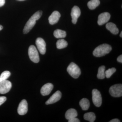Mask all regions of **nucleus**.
<instances>
[{
  "label": "nucleus",
  "mask_w": 122,
  "mask_h": 122,
  "mask_svg": "<svg viewBox=\"0 0 122 122\" xmlns=\"http://www.w3.org/2000/svg\"><path fill=\"white\" fill-rule=\"evenodd\" d=\"M42 11H37L34 13L30 18L29 20L26 22L24 29L23 33L24 34H27L29 33L33 27L35 25L36 21L39 20L42 15Z\"/></svg>",
  "instance_id": "1"
},
{
  "label": "nucleus",
  "mask_w": 122,
  "mask_h": 122,
  "mask_svg": "<svg viewBox=\"0 0 122 122\" xmlns=\"http://www.w3.org/2000/svg\"><path fill=\"white\" fill-rule=\"evenodd\" d=\"M112 49L111 46L107 44H103L96 47L93 52L95 56L100 57L109 53Z\"/></svg>",
  "instance_id": "2"
},
{
  "label": "nucleus",
  "mask_w": 122,
  "mask_h": 122,
  "mask_svg": "<svg viewBox=\"0 0 122 122\" xmlns=\"http://www.w3.org/2000/svg\"><path fill=\"white\" fill-rule=\"evenodd\" d=\"M67 71L72 77L77 78L81 74V71L78 66L74 62H71L67 68Z\"/></svg>",
  "instance_id": "3"
},
{
  "label": "nucleus",
  "mask_w": 122,
  "mask_h": 122,
  "mask_svg": "<svg viewBox=\"0 0 122 122\" xmlns=\"http://www.w3.org/2000/svg\"><path fill=\"white\" fill-rule=\"evenodd\" d=\"M28 54L30 58L34 63H38L39 61V54L35 46L31 45L29 47Z\"/></svg>",
  "instance_id": "4"
},
{
  "label": "nucleus",
  "mask_w": 122,
  "mask_h": 122,
  "mask_svg": "<svg viewBox=\"0 0 122 122\" xmlns=\"http://www.w3.org/2000/svg\"><path fill=\"white\" fill-rule=\"evenodd\" d=\"M109 93L113 97H118L122 96V84H116L112 86L109 89Z\"/></svg>",
  "instance_id": "5"
},
{
  "label": "nucleus",
  "mask_w": 122,
  "mask_h": 122,
  "mask_svg": "<svg viewBox=\"0 0 122 122\" xmlns=\"http://www.w3.org/2000/svg\"><path fill=\"white\" fill-rule=\"evenodd\" d=\"M92 100L94 105L96 107H99L102 104V95L100 92L96 89H94L92 91Z\"/></svg>",
  "instance_id": "6"
},
{
  "label": "nucleus",
  "mask_w": 122,
  "mask_h": 122,
  "mask_svg": "<svg viewBox=\"0 0 122 122\" xmlns=\"http://www.w3.org/2000/svg\"><path fill=\"white\" fill-rule=\"evenodd\" d=\"M12 85L9 81H5L0 83V94H5L8 93L11 90Z\"/></svg>",
  "instance_id": "7"
},
{
  "label": "nucleus",
  "mask_w": 122,
  "mask_h": 122,
  "mask_svg": "<svg viewBox=\"0 0 122 122\" xmlns=\"http://www.w3.org/2000/svg\"><path fill=\"white\" fill-rule=\"evenodd\" d=\"M36 44L39 52L41 54L44 55L46 52V43L41 38H38L36 41Z\"/></svg>",
  "instance_id": "8"
},
{
  "label": "nucleus",
  "mask_w": 122,
  "mask_h": 122,
  "mask_svg": "<svg viewBox=\"0 0 122 122\" xmlns=\"http://www.w3.org/2000/svg\"><path fill=\"white\" fill-rule=\"evenodd\" d=\"M81 14L80 9L77 6H74L72 9L71 12V16L72 17V23L76 24L77 20Z\"/></svg>",
  "instance_id": "9"
},
{
  "label": "nucleus",
  "mask_w": 122,
  "mask_h": 122,
  "mask_svg": "<svg viewBox=\"0 0 122 122\" xmlns=\"http://www.w3.org/2000/svg\"><path fill=\"white\" fill-rule=\"evenodd\" d=\"M28 111V105L27 102L25 99H23L21 101L17 109V112L20 115H24L27 113Z\"/></svg>",
  "instance_id": "10"
},
{
  "label": "nucleus",
  "mask_w": 122,
  "mask_h": 122,
  "mask_svg": "<svg viewBox=\"0 0 122 122\" xmlns=\"http://www.w3.org/2000/svg\"><path fill=\"white\" fill-rule=\"evenodd\" d=\"M110 17V14L109 13L104 12L100 14L98 16V24L99 25H102L108 22Z\"/></svg>",
  "instance_id": "11"
},
{
  "label": "nucleus",
  "mask_w": 122,
  "mask_h": 122,
  "mask_svg": "<svg viewBox=\"0 0 122 122\" xmlns=\"http://www.w3.org/2000/svg\"><path fill=\"white\" fill-rule=\"evenodd\" d=\"M61 97V93L59 91H57L46 102V104L48 105L55 103L60 100Z\"/></svg>",
  "instance_id": "12"
},
{
  "label": "nucleus",
  "mask_w": 122,
  "mask_h": 122,
  "mask_svg": "<svg viewBox=\"0 0 122 122\" xmlns=\"http://www.w3.org/2000/svg\"><path fill=\"white\" fill-rule=\"evenodd\" d=\"M53 89V85L51 83H48L44 85L41 90V93L43 96L49 94Z\"/></svg>",
  "instance_id": "13"
},
{
  "label": "nucleus",
  "mask_w": 122,
  "mask_h": 122,
  "mask_svg": "<svg viewBox=\"0 0 122 122\" xmlns=\"http://www.w3.org/2000/svg\"><path fill=\"white\" fill-rule=\"evenodd\" d=\"M61 15L59 12L54 11L49 18V23L51 25H53L58 22Z\"/></svg>",
  "instance_id": "14"
},
{
  "label": "nucleus",
  "mask_w": 122,
  "mask_h": 122,
  "mask_svg": "<svg viewBox=\"0 0 122 122\" xmlns=\"http://www.w3.org/2000/svg\"><path fill=\"white\" fill-rule=\"evenodd\" d=\"M106 28L107 29L113 34L116 35L119 33V30L117 28L116 25L112 22H109L107 24Z\"/></svg>",
  "instance_id": "15"
},
{
  "label": "nucleus",
  "mask_w": 122,
  "mask_h": 122,
  "mask_svg": "<svg viewBox=\"0 0 122 122\" xmlns=\"http://www.w3.org/2000/svg\"><path fill=\"white\" fill-rule=\"evenodd\" d=\"M78 114L77 111L74 109H70L68 110L66 112L65 117L68 120L74 117H76Z\"/></svg>",
  "instance_id": "16"
},
{
  "label": "nucleus",
  "mask_w": 122,
  "mask_h": 122,
  "mask_svg": "<svg viewBox=\"0 0 122 122\" xmlns=\"http://www.w3.org/2000/svg\"><path fill=\"white\" fill-rule=\"evenodd\" d=\"M79 105L83 110H87L90 107L89 101L86 98L82 99L79 102Z\"/></svg>",
  "instance_id": "17"
},
{
  "label": "nucleus",
  "mask_w": 122,
  "mask_h": 122,
  "mask_svg": "<svg viewBox=\"0 0 122 122\" xmlns=\"http://www.w3.org/2000/svg\"><path fill=\"white\" fill-rule=\"evenodd\" d=\"M54 35L57 38H62L66 37V31L58 29L54 32Z\"/></svg>",
  "instance_id": "18"
},
{
  "label": "nucleus",
  "mask_w": 122,
  "mask_h": 122,
  "mask_svg": "<svg viewBox=\"0 0 122 122\" xmlns=\"http://www.w3.org/2000/svg\"><path fill=\"white\" fill-rule=\"evenodd\" d=\"M83 117L85 120L90 122H93L96 119V116L92 112H88L85 114Z\"/></svg>",
  "instance_id": "19"
},
{
  "label": "nucleus",
  "mask_w": 122,
  "mask_h": 122,
  "mask_svg": "<svg viewBox=\"0 0 122 122\" xmlns=\"http://www.w3.org/2000/svg\"><path fill=\"white\" fill-rule=\"evenodd\" d=\"M99 0H91L87 3V6L91 10L95 9L100 5Z\"/></svg>",
  "instance_id": "20"
},
{
  "label": "nucleus",
  "mask_w": 122,
  "mask_h": 122,
  "mask_svg": "<svg viewBox=\"0 0 122 122\" xmlns=\"http://www.w3.org/2000/svg\"><path fill=\"white\" fill-rule=\"evenodd\" d=\"M97 77L99 79H103L105 78L106 75L105 66H101L99 68Z\"/></svg>",
  "instance_id": "21"
},
{
  "label": "nucleus",
  "mask_w": 122,
  "mask_h": 122,
  "mask_svg": "<svg viewBox=\"0 0 122 122\" xmlns=\"http://www.w3.org/2000/svg\"><path fill=\"white\" fill-rule=\"evenodd\" d=\"M68 44L67 41L64 39H59L56 42V46L57 49H61L67 47Z\"/></svg>",
  "instance_id": "22"
},
{
  "label": "nucleus",
  "mask_w": 122,
  "mask_h": 122,
  "mask_svg": "<svg viewBox=\"0 0 122 122\" xmlns=\"http://www.w3.org/2000/svg\"><path fill=\"white\" fill-rule=\"evenodd\" d=\"M11 75V73L9 71H5L2 72L0 76V83L8 78Z\"/></svg>",
  "instance_id": "23"
},
{
  "label": "nucleus",
  "mask_w": 122,
  "mask_h": 122,
  "mask_svg": "<svg viewBox=\"0 0 122 122\" xmlns=\"http://www.w3.org/2000/svg\"><path fill=\"white\" fill-rule=\"evenodd\" d=\"M116 71V69L114 68H112L111 69H109L105 71V75L107 78H109L111 77L113 75Z\"/></svg>",
  "instance_id": "24"
},
{
  "label": "nucleus",
  "mask_w": 122,
  "mask_h": 122,
  "mask_svg": "<svg viewBox=\"0 0 122 122\" xmlns=\"http://www.w3.org/2000/svg\"><path fill=\"white\" fill-rule=\"evenodd\" d=\"M7 100V98L5 96L0 97V106L2 105Z\"/></svg>",
  "instance_id": "25"
},
{
  "label": "nucleus",
  "mask_w": 122,
  "mask_h": 122,
  "mask_svg": "<svg viewBox=\"0 0 122 122\" xmlns=\"http://www.w3.org/2000/svg\"><path fill=\"white\" fill-rule=\"evenodd\" d=\"M80 122L79 119L76 117L72 118L68 120L69 122Z\"/></svg>",
  "instance_id": "26"
},
{
  "label": "nucleus",
  "mask_w": 122,
  "mask_h": 122,
  "mask_svg": "<svg viewBox=\"0 0 122 122\" xmlns=\"http://www.w3.org/2000/svg\"><path fill=\"white\" fill-rule=\"evenodd\" d=\"M117 61L120 63H122V55H120L117 58Z\"/></svg>",
  "instance_id": "27"
},
{
  "label": "nucleus",
  "mask_w": 122,
  "mask_h": 122,
  "mask_svg": "<svg viewBox=\"0 0 122 122\" xmlns=\"http://www.w3.org/2000/svg\"><path fill=\"white\" fill-rule=\"evenodd\" d=\"M5 3V0H0V7H2Z\"/></svg>",
  "instance_id": "28"
},
{
  "label": "nucleus",
  "mask_w": 122,
  "mask_h": 122,
  "mask_svg": "<svg viewBox=\"0 0 122 122\" xmlns=\"http://www.w3.org/2000/svg\"><path fill=\"white\" fill-rule=\"evenodd\" d=\"M110 122H120V121L118 119L115 118L109 121Z\"/></svg>",
  "instance_id": "29"
},
{
  "label": "nucleus",
  "mask_w": 122,
  "mask_h": 122,
  "mask_svg": "<svg viewBox=\"0 0 122 122\" xmlns=\"http://www.w3.org/2000/svg\"><path fill=\"white\" fill-rule=\"evenodd\" d=\"M3 28V27L2 26V25H0V30H2V29Z\"/></svg>",
  "instance_id": "30"
},
{
  "label": "nucleus",
  "mask_w": 122,
  "mask_h": 122,
  "mask_svg": "<svg viewBox=\"0 0 122 122\" xmlns=\"http://www.w3.org/2000/svg\"><path fill=\"white\" fill-rule=\"evenodd\" d=\"M120 37H122V32H121V33H120Z\"/></svg>",
  "instance_id": "31"
},
{
  "label": "nucleus",
  "mask_w": 122,
  "mask_h": 122,
  "mask_svg": "<svg viewBox=\"0 0 122 122\" xmlns=\"http://www.w3.org/2000/svg\"><path fill=\"white\" fill-rule=\"evenodd\" d=\"M20 0V1H24V0Z\"/></svg>",
  "instance_id": "32"
}]
</instances>
